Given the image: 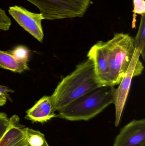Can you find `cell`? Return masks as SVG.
<instances>
[{"label": "cell", "mask_w": 145, "mask_h": 146, "mask_svg": "<svg viewBox=\"0 0 145 146\" xmlns=\"http://www.w3.org/2000/svg\"><path fill=\"white\" fill-rule=\"evenodd\" d=\"M100 86L96 78L93 61L88 59L58 84L51 97L59 111L72 101Z\"/></svg>", "instance_id": "obj_1"}, {"label": "cell", "mask_w": 145, "mask_h": 146, "mask_svg": "<svg viewBox=\"0 0 145 146\" xmlns=\"http://www.w3.org/2000/svg\"><path fill=\"white\" fill-rule=\"evenodd\" d=\"M113 86H102L87 93L60 110L56 117L70 121H87L113 104Z\"/></svg>", "instance_id": "obj_2"}, {"label": "cell", "mask_w": 145, "mask_h": 146, "mask_svg": "<svg viewBox=\"0 0 145 146\" xmlns=\"http://www.w3.org/2000/svg\"><path fill=\"white\" fill-rule=\"evenodd\" d=\"M105 44L112 85L114 86L119 85L126 75L133 57L135 50L133 38L123 33H116Z\"/></svg>", "instance_id": "obj_3"}, {"label": "cell", "mask_w": 145, "mask_h": 146, "mask_svg": "<svg viewBox=\"0 0 145 146\" xmlns=\"http://www.w3.org/2000/svg\"><path fill=\"white\" fill-rule=\"evenodd\" d=\"M140 52L135 49L133 57L126 75L119 84V87L114 89L113 104L115 107V127L118 126L120 123L130 90L132 79L133 77L141 74L144 70V66L140 60Z\"/></svg>", "instance_id": "obj_4"}, {"label": "cell", "mask_w": 145, "mask_h": 146, "mask_svg": "<svg viewBox=\"0 0 145 146\" xmlns=\"http://www.w3.org/2000/svg\"><path fill=\"white\" fill-rule=\"evenodd\" d=\"M9 13L20 26L40 42H42L44 33L42 21L44 19L41 14L32 13L16 5L10 7Z\"/></svg>", "instance_id": "obj_5"}, {"label": "cell", "mask_w": 145, "mask_h": 146, "mask_svg": "<svg viewBox=\"0 0 145 146\" xmlns=\"http://www.w3.org/2000/svg\"><path fill=\"white\" fill-rule=\"evenodd\" d=\"M87 57L93 63L96 78L100 86H112L105 42H97L90 48Z\"/></svg>", "instance_id": "obj_6"}, {"label": "cell", "mask_w": 145, "mask_h": 146, "mask_svg": "<svg viewBox=\"0 0 145 146\" xmlns=\"http://www.w3.org/2000/svg\"><path fill=\"white\" fill-rule=\"evenodd\" d=\"M145 120H133L121 129L113 146H145Z\"/></svg>", "instance_id": "obj_7"}, {"label": "cell", "mask_w": 145, "mask_h": 146, "mask_svg": "<svg viewBox=\"0 0 145 146\" xmlns=\"http://www.w3.org/2000/svg\"><path fill=\"white\" fill-rule=\"evenodd\" d=\"M55 111V106L51 96H43L26 111L25 118L32 122L43 123L56 117Z\"/></svg>", "instance_id": "obj_8"}, {"label": "cell", "mask_w": 145, "mask_h": 146, "mask_svg": "<svg viewBox=\"0 0 145 146\" xmlns=\"http://www.w3.org/2000/svg\"><path fill=\"white\" fill-rule=\"evenodd\" d=\"M10 118L11 124L0 139V146H29L26 127L20 123L19 117L14 115Z\"/></svg>", "instance_id": "obj_9"}, {"label": "cell", "mask_w": 145, "mask_h": 146, "mask_svg": "<svg viewBox=\"0 0 145 146\" xmlns=\"http://www.w3.org/2000/svg\"><path fill=\"white\" fill-rule=\"evenodd\" d=\"M91 0H55L59 19L82 17Z\"/></svg>", "instance_id": "obj_10"}, {"label": "cell", "mask_w": 145, "mask_h": 146, "mask_svg": "<svg viewBox=\"0 0 145 146\" xmlns=\"http://www.w3.org/2000/svg\"><path fill=\"white\" fill-rule=\"evenodd\" d=\"M0 68L18 73L29 69L27 62L19 60L11 53L2 50H0Z\"/></svg>", "instance_id": "obj_11"}, {"label": "cell", "mask_w": 145, "mask_h": 146, "mask_svg": "<svg viewBox=\"0 0 145 146\" xmlns=\"http://www.w3.org/2000/svg\"><path fill=\"white\" fill-rule=\"evenodd\" d=\"M135 48L140 52L143 60L145 59V15H141L138 30L133 38Z\"/></svg>", "instance_id": "obj_12"}, {"label": "cell", "mask_w": 145, "mask_h": 146, "mask_svg": "<svg viewBox=\"0 0 145 146\" xmlns=\"http://www.w3.org/2000/svg\"><path fill=\"white\" fill-rule=\"evenodd\" d=\"M26 133L29 146H42L46 141L44 135L38 130L26 127Z\"/></svg>", "instance_id": "obj_13"}, {"label": "cell", "mask_w": 145, "mask_h": 146, "mask_svg": "<svg viewBox=\"0 0 145 146\" xmlns=\"http://www.w3.org/2000/svg\"><path fill=\"white\" fill-rule=\"evenodd\" d=\"M133 27H135L136 24V14L143 15H145V0H133Z\"/></svg>", "instance_id": "obj_14"}, {"label": "cell", "mask_w": 145, "mask_h": 146, "mask_svg": "<svg viewBox=\"0 0 145 146\" xmlns=\"http://www.w3.org/2000/svg\"><path fill=\"white\" fill-rule=\"evenodd\" d=\"M10 53L19 60L25 62H28L29 51L28 49L24 46H18L11 51Z\"/></svg>", "instance_id": "obj_15"}, {"label": "cell", "mask_w": 145, "mask_h": 146, "mask_svg": "<svg viewBox=\"0 0 145 146\" xmlns=\"http://www.w3.org/2000/svg\"><path fill=\"white\" fill-rule=\"evenodd\" d=\"M11 124V119L4 112H0V139Z\"/></svg>", "instance_id": "obj_16"}, {"label": "cell", "mask_w": 145, "mask_h": 146, "mask_svg": "<svg viewBox=\"0 0 145 146\" xmlns=\"http://www.w3.org/2000/svg\"><path fill=\"white\" fill-rule=\"evenodd\" d=\"M12 25L11 19L6 14L5 10L0 8V30L8 31Z\"/></svg>", "instance_id": "obj_17"}, {"label": "cell", "mask_w": 145, "mask_h": 146, "mask_svg": "<svg viewBox=\"0 0 145 146\" xmlns=\"http://www.w3.org/2000/svg\"><path fill=\"white\" fill-rule=\"evenodd\" d=\"M13 90L9 89L5 86L0 85V106L6 104L9 97V93L13 92Z\"/></svg>", "instance_id": "obj_18"}, {"label": "cell", "mask_w": 145, "mask_h": 146, "mask_svg": "<svg viewBox=\"0 0 145 146\" xmlns=\"http://www.w3.org/2000/svg\"><path fill=\"white\" fill-rule=\"evenodd\" d=\"M42 146H49V145L48 144L47 142V141H45V143L43 144V145Z\"/></svg>", "instance_id": "obj_19"}]
</instances>
